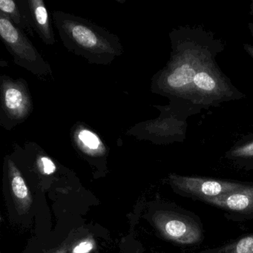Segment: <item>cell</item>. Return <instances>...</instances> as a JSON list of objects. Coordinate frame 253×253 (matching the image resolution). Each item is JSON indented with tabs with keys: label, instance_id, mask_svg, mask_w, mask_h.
<instances>
[{
	"label": "cell",
	"instance_id": "cell-1",
	"mask_svg": "<svg viewBox=\"0 0 253 253\" xmlns=\"http://www.w3.org/2000/svg\"><path fill=\"white\" fill-rule=\"evenodd\" d=\"M52 17L64 46L91 64L108 66L124 53L119 38L106 29L63 11Z\"/></svg>",
	"mask_w": 253,
	"mask_h": 253
},
{
	"label": "cell",
	"instance_id": "cell-2",
	"mask_svg": "<svg viewBox=\"0 0 253 253\" xmlns=\"http://www.w3.org/2000/svg\"><path fill=\"white\" fill-rule=\"evenodd\" d=\"M210 60L211 54L201 47L185 48L174 55L163 72L158 82L159 88L165 94L188 99L195 75Z\"/></svg>",
	"mask_w": 253,
	"mask_h": 253
},
{
	"label": "cell",
	"instance_id": "cell-3",
	"mask_svg": "<svg viewBox=\"0 0 253 253\" xmlns=\"http://www.w3.org/2000/svg\"><path fill=\"white\" fill-rule=\"evenodd\" d=\"M0 37L17 66L41 80L52 79L53 72L49 63L45 61L26 34L2 13L0 14Z\"/></svg>",
	"mask_w": 253,
	"mask_h": 253
},
{
	"label": "cell",
	"instance_id": "cell-4",
	"mask_svg": "<svg viewBox=\"0 0 253 253\" xmlns=\"http://www.w3.org/2000/svg\"><path fill=\"white\" fill-rule=\"evenodd\" d=\"M33 109L32 97L26 81L1 78L0 124L10 130L28 119Z\"/></svg>",
	"mask_w": 253,
	"mask_h": 253
},
{
	"label": "cell",
	"instance_id": "cell-5",
	"mask_svg": "<svg viewBox=\"0 0 253 253\" xmlns=\"http://www.w3.org/2000/svg\"><path fill=\"white\" fill-rule=\"evenodd\" d=\"M233 95L229 82L210 60L195 75L187 100L206 104L228 100Z\"/></svg>",
	"mask_w": 253,
	"mask_h": 253
},
{
	"label": "cell",
	"instance_id": "cell-6",
	"mask_svg": "<svg viewBox=\"0 0 253 253\" xmlns=\"http://www.w3.org/2000/svg\"><path fill=\"white\" fill-rule=\"evenodd\" d=\"M153 222L161 235L181 244H193L201 240L202 233L198 225L186 216L171 211H158Z\"/></svg>",
	"mask_w": 253,
	"mask_h": 253
},
{
	"label": "cell",
	"instance_id": "cell-7",
	"mask_svg": "<svg viewBox=\"0 0 253 253\" xmlns=\"http://www.w3.org/2000/svg\"><path fill=\"white\" fill-rule=\"evenodd\" d=\"M171 185L180 192L202 198L204 201L243 189L240 183L201 177L170 174Z\"/></svg>",
	"mask_w": 253,
	"mask_h": 253
},
{
	"label": "cell",
	"instance_id": "cell-8",
	"mask_svg": "<svg viewBox=\"0 0 253 253\" xmlns=\"http://www.w3.org/2000/svg\"><path fill=\"white\" fill-rule=\"evenodd\" d=\"M25 3L35 32L44 43L48 45H54L56 42L55 36L48 10L43 1L28 0L25 1Z\"/></svg>",
	"mask_w": 253,
	"mask_h": 253
},
{
	"label": "cell",
	"instance_id": "cell-9",
	"mask_svg": "<svg viewBox=\"0 0 253 253\" xmlns=\"http://www.w3.org/2000/svg\"><path fill=\"white\" fill-rule=\"evenodd\" d=\"M8 180L11 196L19 214H26L30 210L32 197L19 169L11 160H8Z\"/></svg>",
	"mask_w": 253,
	"mask_h": 253
},
{
	"label": "cell",
	"instance_id": "cell-10",
	"mask_svg": "<svg viewBox=\"0 0 253 253\" xmlns=\"http://www.w3.org/2000/svg\"><path fill=\"white\" fill-rule=\"evenodd\" d=\"M205 201L225 210L250 212L253 211V186H244L240 190L210 198Z\"/></svg>",
	"mask_w": 253,
	"mask_h": 253
},
{
	"label": "cell",
	"instance_id": "cell-11",
	"mask_svg": "<svg viewBox=\"0 0 253 253\" xmlns=\"http://www.w3.org/2000/svg\"><path fill=\"white\" fill-rule=\"evenodd\" d=\"M0 11L25 34L35 37V30L24 0L17 2L13 0H1Z\"/></svg>",
	"mask_w": 253,
	"mask_h": 253
},
{
	"label": "cell",
	"instance_id": "cell-12",
	"mask_svg": "<svg viewBox=\"0 0 253 253\" xmlns=\"http://www.w3.org/2000/svg\"><path fill=\"white\" fill-rule=\"evenodd\" d=\"M76 141L83 152L90 156H100L106 152L104 145L100 137L86 128L78 131Z\"/></svg>",
	"mask_w": 253,
	"mask_h": 253
},
{
	"label": "cell",
	"instance_id": "cell-13",
	"mask_svg": "<svg viewBox=\"0 0 253 253\" xmlns=\"http://www.w3.org/2000/svg\"><path fill=\"white\" fill-rule=\"evenodd\" d=\"M219 253H253V235L244 237L223 247Z\"/></svg>",
	"mask_w": 253,
	"mask_h": 253
},
{
	"label": "cell",
	"instance_id": "cell-14",
	"mask_svg": "<svg viewBox=\"0 0 253 253\" xmlns=\"http://www.w3.org/2000/svg\"><path fill=\"white\" fill-rule=\"evenodd\" d=\"M95 248V241L91 237L84 238L74 246L72 253H91Z\"/></svg>",
	"mask_w": 253,
	"mask_h": 253
},
{
	"label": "cell",
	"instance_id": "cell-15",
	"mask_svg": "<svg viewBox=\"0 0 253 253\" xmlns=\"http://www.w3.org/2000/svg\"><path fill=\"white\" fill-rule=\"evenodd\" d=\"M40 171L45 175L54 174L56 171V165L48 157H41L38 161Z\"/></svg>",
	"mask_w": 253,
	"mask_h": 253
},
{
	"label": "cell",
	"instance_id": "cell-16",
	"mask_svg": "<svg viewBox=\"0 0 253 253\" xmlns=\"http://www.w3.org/2000/svg\"><path fill=\"white\" fill-rule=\"evenodd\" d=\"M231 155L235 158H251L253 157V140L248 143L238 146L232 151Z\"/></svg>",
	"mask_w": 253,
	"mask_h": 253
},
{
	"label": "cell",
	"instance_id": "cell-17",
	"mask_svg": "<svg viewBox=\"0 0 253 253\" xmlns=\"http://www.w3.org/2000/svg\"><path fill=\"white\" fill-rule=\"evenodd\" d=\"M68 252H69V245L66 244L59 247L57 250H54L51 253H68Z\"/></svg>",
	"mask_w": 253,
	"mask_h": 253
},
{
	"label": "cell",
	"instance_id": "cell-18",
	"mask_svg": "<svg viewBox=\"0 0 253 253\" xmlns=\"http://www.w3.org/2000/svg\"><path fill=\"white\" fill-rule=\"evenodd\" d=\"M244 50L248 53L249 55L251 56L252 58L253 59V45H249V44H245L244 45Z\"/></svg>",
	"mask_w": 253,
	"mask_h": 253
},
{
	"label": "cell",
	"instance_id": "cell-19",
	"mask_svg": "<svg viewBox=\"0 0 253 253\" xmlns=\"http://www.w3.org/2000/svg\"><path fill=\"white\" fill-rule=\"evenodd\" d=\"M249 29H250V32H251L252 35L253 37V23H250L249 24Z\"/></svg>",
	"mask_w": 253,
	"mask_h": 253
},
{
	"label": "cell",
	"instance_id": "cell-20",
	"mask_svg": "<svg viewBox=\"0 0 253 253\" xmlns=\"http://www.w3.org/2000/svg\"><path fill=\"white\" fill-rule=\"evenodd\" d=\"M252 9H253L252 10V13H253V6H252Z\"/></svg>",
	"mask_w": 253,
	"mask_h": 253
}]
</instances>
